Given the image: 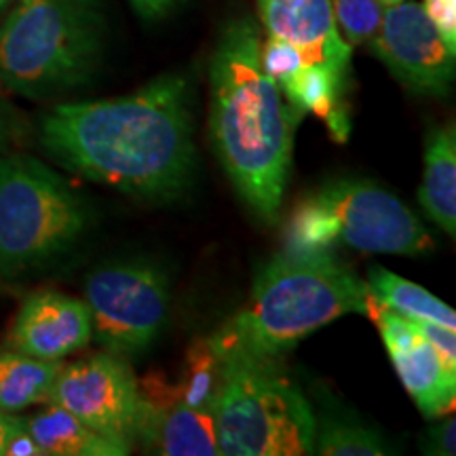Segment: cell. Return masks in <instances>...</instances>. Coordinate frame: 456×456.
I'll return each mask as SVG.
<instances>
[{
	"instance_id": "6da1fadb",
	"label": "cell",
	"mask_w": 456,
	"mask_h": 456,
	"mask_svg": "<svg viewBox=\"0 0 456 456\" xmlns=\"http://www.w3.org/2000/svg\"><path fill=\"white\" fill-rule=\"evenodd\" d=\"M188 83L165 74L127 98L61 104L43 121L45 151L91 182L144 199L184 191L195 169Z\"/></svg>"
},
{
	"instance_id": "7a4b0ae2",
	"label": "cell",
	"mask_w": 456,
	"mask_h": 456,
	"mask_svg": "<svg viewBox=\"0 0 456 456\" xmlns=\"http://www.w3.org/2000/svg\"><path fill=\"white\" fill-rule=\"evenodd\" d=\"M252 20L231 21L212 57L209 135L228 180L260 218L273 222L292 167L302 112L285 104L265 72Z\"/></svg>"
},
{
	"instance_id": "3957f363",
	"label": "cell",
	"mask_w": 456,
	"mask_h": 456,
	"mask_svg": "<svg viewBox=\"0 0 456 456\" xmlns=\"http://www.w3.org/2000/svg\"><path fill=\"white\" fill-rule=\"evenodd\" d=\"M383 309L368 281L330 252H288L256 277L248 305L209 338L218 359H279L306 336L345 315Z\"/></svg>"
},
{
	"instance_id": "277c9868",
	"label": "cell",
	"mask_w": 456,
	"mask_h": 456,
	"mask_svg": "<svg viewBox=\"0 0 456 456\" xmlns=\"http://www.w3.org/2000/svg\"><path fill=\"white\" fill-rule=\"evenodd\" d=\"M95 0H24L0 28V85L47 98L87 81L100 60Z\"/></svg>"
},
{
	"instance_id": "5b68a950",
	"label": "cell",
	"mask_w": 456,
	"mask_h": 456,
	"mask_svg": "<svg viewBox=\"0 0 456 456\" xmlns=\"http://www.w3.org/2000/svg\"><path fill=\"white\" fill-rule=\"evenodd\" d=\"M220 362L214 419L222 456H302L315 452L317 416L277 359Z\"/></svg>"
},
{
	"instance_id": "8992f818",
	"label": "cell",
	"mask_w": 456,
	"mask_h": 456,
	"mask_svg": "<svg viewBox=\"0 0 456 456\" xmlns=\"http://www.w3.org/2000/svg\"><path fill=\"white\" fill-rule=\"evenodd\" d=\"M83 199L30 157L0 159V275L64 254L87 228Z\"/></svg>"
},
{
	"instance_id": "52a82bcc",
	"label": "cell",
	"mask_w": 456,
	"mask_h": 456,
	"mask_svg": "<svg viewBox=\"0 0 456 456\" xmlns=\"http://www.w3.org/2000/svg\"><path fill=\"white\" fill-rule=\"evenodd\" d=\"M85 296L98 345L114 355H138L161 332L169 281L151 265H112L91 273Z\"/></svg>"
},
{
	"instance_id": "ba28073f",
	"label": "cell",
	"mask_w": 456,
	"mask_h": 456,
	"mask_svg": "<svg viewBox=\"0 0 456 456\" xmlns=\"http://www.w3.org/2000/svg\"><path fill=\"white\" fill-rule=\"evenodd\" d=\"M309 199L326 214L334 243L395 256H423L433 249V239L420 220L372 182L336 180Z\"/></svg>"
},
{
	"instance_id": "9c48e42d",
	"label": "cell",
	"mask_w": 456,
	"mask_h": 456,
	"mask_svg": "<svg viewBox=\"0 0 456 456\" xmlns=\"http://www.w3.org/2000/svg\"><path fill=\"white\" fill-rule=\"evenodd\" d=\"M47 403H57L129 450L142 437L144 402L140 385L121 355L114 353H95L61 366Z\"/></svg>"
},
{
	"instance_id": "30bf717a",
	"label": "cell",
	"mask_w": 456,
	"mask_h": 456,
	"mask_svg": "<svg viewBox=\"0 0 456 456\" xmlns=\"http://www.w3.org/2000/svg\"><path fill=\"white\" fill-rule=\"evenodd\" d=\"M372 51L399 83L414 94L446 95L454 81V55L423 4L387 7L383 24L370 41Z\"/></svg>"
},
{
	"instance_id": "8fae6325",
	"label": "cell",
	"mask_w": 456,
	"mask_h": 456,
	"mask_svg": "<svg viewBox=\"0 0 456 456\" xmlns=\"http://www.w3.org/2000/svg\"><path fill=\"white\" fill-rule=\"evenodd\" d=\"M372 322L379 326L395 372L414 399L416 408L427 419L452 412L456 372H450L440 353L414 328L412 319L393 313L383 305Z\"/></svg>"
},
{
	"instance_id": "7c38bea8",
	"label": "cell",
	"mask_w": 456,
	"mask_h": 456,
	"mask_svg": "<svg viewBox=\"0 0 456 456\" xmlns=\"http://www.w3.org/2000/svg\"><path fill=\"white\" fill-rule=\"evenodd\" d=\"M91 338L94 330L87 302L47 289L32 294L21 305L7 346L43 362H61L87 346Z\"/></svg>"
},
{
	"instance_id": "4fadbf2b",
	"label": "cell",
	"mask_w": 456,
	"mask_h": 456,
	"mask_svg": "<svg viewBox=\"0 0 456 456\" xmlns=\"http://www.w3.org/2000/svg\"><path fill=\"white\" fill-rule=\"evenodd\" d=\"M269 37L294 45L305 66H323L346 83L351 45L340 37L332 0H258Z\"/></svg>"
},
{
	"instance_id": "5bb4252c",
	"label": "cell",
	"mask_w": 456,
	"mask_h": 456,
	"mask_svg": "<svg viewBox=\"0 0 456 456\" xmlns=\"http://www.w3.org/2000/svg\"><path fill=\"white\" fill-rule=\"evenodd\" d=\"M419 201L425 214L454 237L456 232V131L452 125L431 127L425 142V171Z\"/></svg>"
},
{
	"instance_id": "9a60e30c",
	"label": "cell",
	"mask_w": 456,
	"mask_h": 456,
	"mask_svg": "<svg viewBox=\"0 0 456 456\" xmlns=\"http://www.w3.org/2000/svg\"><path fill=\"white\" fill-rule=\"evenodd\" d=\"M28 431L43 450V456H125L129 448L102 436L81 419L57 403L32 419H26Z\"/></svg>"
},
{
	"instance_id": "2e32d148",
	"label": "cell",
	"mask_w": 456,
	"mask_h": 456,
	"mask_svg": "<svg viewBox=\"0 0 456 456\" xmlns=\"http://www.w3.org/2000/svg\"><path fill=\"white\" fill-rule=\"evenodd\" d=\"M279 87L288 98L289 106H294L302 114H317L319 118L328 123L336 140H346L349 118L338 104L345 81L336 77L332 70L323 66H302L294 77H289Z\"/></svg>"
},
{
	"instance_id": "e0dca14e",
	"label": "cell",
	"mask_w": 456,
	"mask_h": 456,
	"mask_svg": "<svg viewBox=\"0 0 456 456\" xmlns=\"http://www.w3.org/2000/svg\"><path fill=\"white\" fill-rule=\"evenodd\" d=\"M60 368V362H43L13 349L0 351V412L17 414L49 402Z\"/></svg>"
},
{
	"instance_id": "ac0fdd59",
	"label": "cell",
	"mask_w": 456,
	"mask_h": 456,
	"mask_svg": "<svg viewBox=\"0 0 456 456\" xmlns=\"http://www.w3.org/2000/svg\"><path fill=\"white\" fill-rule=\"evenodd\" d=\"M152 444L165 456H220L214 408H191L175 402L159 419Z\"/></svg>"
},
{
	"instance_id": "d6986e66",
	"label": "cell",
	"mask_w": 456,
	"mask_h": 456,
	"mask_svg": "<svg viewBox=\"0 0 456 456\" xmlns=\"http://www.w3.org/2000/svg\"><path fill=\"white\" fill-rule=\"evenodd\" d=\"M368 285L376 298H379L387 309L410 319H425V322L437 323L448 330H456V313L436 298L425 288L416 285L408 279L395 275V273L374 266L370 269Z\"/></svg>"
},
{
	"instance_id": "ffe728a7",
	"label": "cell",
	"mask_w": 456,
	"mask_h": 456,
	"mask_svg": "<svg viewBox=\"0 0 456 456\" xmlns=\"http://www.w3.org/2000/svg\"><path fill=\"white\" fill-rule=\"evenodd\" d=\"M379 431L370 429L359 420L351 419H326L319 423L315 431V452L322 456H380L389 454Z\"/></svg>"
},
{
	"instance_id": "44dd1931",
	"label": "cell",
	"mask_w": 456,
	"mask_h": 456,
	"mask_svg": "<svg viewBox=\"0 0 456 456\" xmlns=\"http://www.w3.org/2000/svg\"><path fill=\"white\" fill-rule=\"evenodd\" d=\"M220 380V362L209 340L199 338L184 359V374L178 383V402L191 408H209Z\"/></svg>"
},
{
	"instance_id": "7402d4cb",
	"label": "cell",
	"mask_w": 456,
	"mask_h": 456,
	"mask_svg": "<svg viewBox=\"0 0 456 456\" xmlns=\"http://www.w3.org/2000/svg\"><path fill=\"white\" fill-rule=\"evenodd\" d=\"M332 11L340 37L355 47L372 41L383 24L387 4L383 0H332Z\"/></svg>"
},
{
	"instance_id": "603a6c76",
	"label": "cell",
	"mask_w": 456,
	"mask_h": 456,
	"mask_svg": "<svg viewBox=\"0 0 456 456\" xmlns=\"http://www.w3.org/2000/svg\"><path fill=\"white\" fill-rule=\"evenodd\" d=\"M262 68L277 85L288 81L296 72L305 66L300 51L294 45L281 41V38L269 37V41L260 47Z\"/></svg>"
},
{
	"instance_id": "cb8c5ba5",
	"label": "cell",
	"mask_w": 456,
	"mask_h": 456,
	"mask_svg": "<svg viewBox=\"0 0 456 456\" xmlns=\"http://www.w3.org/2000/svg\"><path fill=\"white\" fill-rule=\"evenodd\" d=\"M414 328L419 330V334L427 338L433 345V349L440 353L442 362L446 363L450 372H456V334L454 330H448L437 323L425 322V319H412Z\"/></svg>"
},
{
	"instance_id": "d4e9b609",
	"label": "cell",
	"mask_w": 456,
	"mask_h": 456,
	"mask_svg": "<svg viewBox=\"0 0 456 456\" xmlns=\"http://www.w3.org/2000/svg\"><path fill=\"white\" fill-rule=\"evenodd\" d=\"M423 9L448 47L456 51V0H425Z\"/></svg>"
},
{
	"instance_id": "484cf974",
	"label": "cell",
	"mask_w": 456,
	"mask_h": 456,
	"mask_svg": "<svg viewBox=\"0 0 456 456\" xmlns=\"http://www.w3.org/2000/svg\"><path fill=\"white\" fill-rule=\"evenodd\" d=\"M4 456H43V450L34 442L28 431L26 419L15 414L13 427H11L7 442H4Z\"/></svg>"
},
{
	"instance_id": "4316f807",
	"label": "cell",
	"mask_w": 456,
	"mask_h": 456,
	"mask_svg": "<svg viewBox=\"0 0 456 456\" xmlns=\"http://www.w3.org/2000/svg\"><path fill=\"white\" fill-rule=\"evenodd\" d=\"M454 416L442 420L440 425L433 427L427 433V442H425V452L427 454H437V456H452L456 452V444H454Z\"/></svg>"
},
{
	"instance_id": "83f0119b",
	"label": "cell",
	"mask_w": 456,
	"mask_h": 456,
	"mask_svg": "<svg viewBox=\"0 0 456 456\" xmlns=\"http://www.w3.org/2000/svg\"><path fill=\"white\" fill-rule=\"evenodd\" d=\"M178 3L180 0H131L134 9L138 11L142 17H146V20H155V17L165 15Z\"/></svg>"
},
{
	"instance_id": "f1b7e54d",
	"label": "cell",
	"mask_w": 456,
	"mask_h": 456,
	"mask_svg": "<svg viewBox=\"0 0 456 456\" xmlns=\"http://www.w3.org/2000/svg\"><path fill=\"white\" fill-rule=\"evenodd\" d=\"M15 414H4L0 412V456H4V442H7V436L13 427Z\"/></svg>"
},
{
	"instance_id": "f546056e",
	"label": "cell",
	"mask_w": 456,
	"mask_h": 456,
	"mask_svg": "<svg viewBox=\"0 0 456 456\" xmlns=\"http://www.w3.org/2000/svg\"><path fill=\"white\" fill-rule=\"evenodd\" d=\"M383 3L387 4V7H391V4H397V3H402V0H383Z\"/></svg>"
},
{
	"instance_id": "4dcf8cb0",
	"label": "cell",
	"mask_w": 456,
	"mask_h": 456,
	"mask_svg": "<svg viewBox=\"0 0 456 456\" xmlns=\"http://www.w3.org/2000/svg\"><path fill=\"white\" fill-rule=\"evenodd\" d=\"M4 3H7V0H0V9H3V7H4Z\"/></svg>"
}]
</instances>
